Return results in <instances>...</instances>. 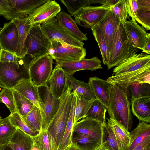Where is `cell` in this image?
I'll use <instances>...</instances> for the list:
<instances>
[{
  "label": "cell",
  "mask_w": 150,
  "mask_h": 150,
  "mask_svg": "<svg viewBox=\"0 0 150 150\" xmlns=\"http://www.w3.org/2000/svg\"><path fill=\"white\" fill-rule=\"evenodd\" d=\"M130 101L126 90L118 84L112 85L107 108L110 117L131 130L133 121Z\"/></svg>",
  "instance_id": "1"
},
{
  "label": "cell",
  "mask_w": 150,
  "mask_h": 150,
  "mask_svg": "<svg viewBox=\"0 0 150 150\" xmlns=\"http://www.w3.org/2000/svg\"><path fill=\"white\" fill-rule=\"evenodd\" d=\"M71 91L68 86L60 98L58 109L46 130L51 139L52 150H57L64 134L71 106Z\"/></svg>",
  "instance_id": "2"
},
{
  "label": "cell",
  "mask_w": 150,
  "mask_h": 150,
  "mask_svg": "<svg viewBox=\"0 0 150 150\" xmlns=\"http://www.w3.org/2000/svg\"><path fill=\"white\" fill-rule=\"evenodd\" d=\"M51 42L42 31L41 25H32L25 41L27 53L22 59L28 65L32 61L48 54Z\"/></svg>",
  "instance_id": "3"
},
{
  "label": "cell",
  "mask_w": 150,
  "mask_h": 150,
  "mask_svg": "<svg viewBox=\"0 0 150 150\" xmlns=\"http://www.w3.org/2000/svg\"><path fill=\"white\" fill-rule=\"evenodd\" d=\"M139 50L133 47L128 39L125 28L120 22L110 52L109 60L107 65L108 69H110L117 66Z\"/></svg>",
  "instance_id": "4"
},
{
  "label": "cell",
  "mask_w": 150,
  "mask_h": 150,
  "mask_svg": "<svg viewBox=\"0 0 150 150\" xmlns=\"http://www.w3.org/2000/svg\"><path fill=\"white\" fill-rule=\"evenodd\" d=\"M30 79L28 65L22 59L18 63L0 61V86L12 89L21 82Z\"/></svg>",
  "instance_id": "5"
},
{
  "label": "cell",
  "mask_w": 150,
  "mask_h": 150,
  "mask_svg": "<svg viewBox=\"0 0 150 150\" xmlns=\"http://www.w3.org/2000/svg\"><path fill=\"white\" fill-rule=\"evenodd\" d=\"M50 42L48 54L56 62L79 60L84 58L86 55V49L83 47L74 46L54 40Z\"/></svg>",
  "instance_id": "6"
},
{
  "label": "cell",
  "mask_w": 150,
  "mask_h": 150,
  "mask_svg": "<svg viewBox=\"0 0 150 150\" xmlns=\"http://www.w3.org/2000/svg\"><path fill=\"white\" fill-rule=\"evenodd\" d=\"M53 59L48 54L31 61L28 65L30 77L37 87L47 84L52 71Z\"/></svg>",
  "instance_id": "7"
},
{
  "label": "cell",
  "mask_w": 150,
  "mask_h": 150,
  "mask_svg": "<svg viewBox=\"0 0 150 150\" xmlns=\"http://www.w3.org/2000/svg\"><path fill=\"white\" fill-rule=\"evenodd\" d=\"M41 28L50 41H60L69 45L78 47H83L84 43L75 38L58 23L56 17L41 25Z\"/></svg>",
  "instance_id": "8"
},
{
  "label": "cell",
  "mask_w": 150,
  "mask_h": 150,
  "mask_svg": "<svg viewBox=\"0 0 150 150\" xmlns=\"http://www.w3.org/2000/svg\"><path fill=\"white\" fill-rule=\"evenodd\" d=\"M44 110L42 117V131L46 130L48 126L57 112L60 103V99L53 96L47 84L37 87Z\"/></svg>",
  "instance_id": "9"
},
{
  "label": "cell",
  "mask_w": 150,
  "mask_h": 150,
  "mask_svg": "<svg viewBox=\"0 0 150 150\" xmlns=\"http://www.w3.org/2000/svg\"><path fill=\"white\" fill-rule=\"evenodd\" d=\"M61 11L60 5L55 0H48L40 5L27 17L26 24L41 25L55 17Z\"/></svg>",
  "instance_id": "10"
},
{
  "label": "cell",
  "mask_w": 150,
  "mask_h": 150,
  "mask_svg": "<svg viewBox=\"0 0 150 150\" xmlns=\"http://www.w3.org/2000/svg\"><path fill=\"white\" fill-rule=\"evenodd\" d=\"M109 10L110 8L101 5L87 6L74 16L75 21L80 26L91 29L98 24Z\"/></svg>",
  "instance_id": "11"
},
{
  "label": "cell",
  "mask_w": 150,
  "mask_h": 150,
  "mask_svg": "<svg viewBox=\"0 0 150 150\" xmlns=\"http://www.w3.org/2000/svg\"><path fill=\"white\" fill-rule=\"evenodd\" d=\"M106 81L112 85L118 84L125 88L136 84H150V67L131 73L114 75L108 77Z\"/></svg>",
  "instance_id": "12"
},
{
  "label": "cell",
  "mask_w": 150,
  "mask_h": 150,
  "mask_svg": "<svg viewBox=\"0 0 150 150\" xmlns=\"http://www.w3.org/2000/svg\"><path fill=\"white\" fill-rule=\"evenodd\" d=\"M107 125V123L104 125L93 119L83 118L74 125L72 132L93 137L102 144L104 140L105 128Z\"/></svg>",
  "instance_id": "13"
},
{
  "label": "cell",
  "mask_w": 150,
  "mask_h": 150,
  "mask_svg": "<svg viewBox=\"0 0 150 150\" xmlns=\"http://www.w3.org/2000/svg\"><path fill=\"white\" fill-rule=\"evenodd\" d=\"M150 67V55L141 53L125 59L113 69L115 75L132 72Z\"/></svg>",
  "instance_id": "14"
},
{
  "label": "cell",
  "mask_w": 150,
  "mask_h": 150,
  "mask_svg": "<svg viewBox=\"0 0 150 150\" xmlns=\"http://www.w3.org/2000/svg\"><path fill=\"white\" fill-rule=\"evenodd\" d=\"M128 39L133 47L142 50L145 47L150 34L139 25L134 18L127 21L125 27Z\"/></svg>",
  "instance_id": "15"
},
{
  "label": "cell",
  "mask_w": 150,
  "mask_h": 150,
  "mask_svg": "<svg viewBox=\"0 0 150 150\" xmlns=\"http://www.w3.org/2000/svg\"><path fill=\"white\" fill-rule=\"evenodd\" d=\"M56 63L63 68L67 76H73L75 72L80 70H88L92 71L102 68L101 61L96 56L74 61L56 62Z\"/></svg>",
  "instance_id": "16"
},
{
  "label": "cell",
  "mask_w": 150,
  "mask_h": 150,
  "mask_svg": "<svg viewBox=\"0 0 150 150\" xmlns=\"http://www.w3.org/2000/svg\"><path fill=\"white\" fill-rule=\"evenodd\" d=\"M120 21L110 10L97 25L100 29L110 52Z\"/></svg>",
  "instance_id": "17"
},
{
  "label": "cell",
  "mask_w": 150,
  "mask_h": 150,
  "mask_svg": "<svg viewBox=\"0 0 150 150\" xmlns=\"http://www.w3.org/2000/svg\"><path fill=\"white\" fill-rule=\"evenodd\" d=\"M18 40L17 27L13 20L4 23L0 31V45L1 49L15 54Z\"/></svg>",
  "instance_id": "18"
},
{
  "label": "cell",
  "mask_w": 150,
  "mask_h": 150,
  "mask_svg": "<svg viewBox=\"0 0 150 150\" xmlns=\"http://www.w3.org/2000/svg\"><path fill=\"white\" fill-rule=\"evenodd\" d=\"M47 83L50 91L53 96L60 99L68 86L67 75L62 67L56 64Z\"/></svg>",
  "instance_id": "19"
},
{
  "label": "cell",
  "mask_w": 150,
  "mask_h": 150,
  "mask_svg": "<svg viewBox=\"0 0 150 150\" xmlns=\"http://www.w3.org/2000/svg\"><path fill=\"white\" fill-rule=\"evenodd\" d=\"M11 89L28 99L38 107L41 111L42 117L44 112L38 87L34 85L31 79L21 82Z\"/></svg>",
  "instance_id": "20"
},
{
  "label": "cell",
  "mask_w": 150,
  "mask_h": 150,
  "mask_svg": "<svg viewBox=\"0 0 150 150\" xmlns=\"http://www.w3.org/2000/svg\"><path fill=\"white\" fill-rule=\"evenodd\" d=\"M48 0H10L13 8L12 19L29 15Z\"/></svg>",
  "instance_id": "21"
},
{
  "label": "cell",
  "mask_w": 150,
  "mask_h": 150,
  "mask_svg": "<svg viewBox=\"0 0 150 150\" xmlns=\"http://www.w3.org/2000/svg\"><path fill=\"white\" fill-rule=\"evenodd\" d=\"M88 83L91 85L96 99L101 101L107 109L112 85L106 80L97 77H90Z\"/></svg>",
  "instance_id": "22"
},
{
  "label": "cell",
  "mask_w": 150,
  "mask_h": 150,
  "mask_svg": "<svg viewBox=\"0 0 150 150\" xmlns=\"http://www.w3.org/2000/svg\"><path fill=\"white\" fill-rule=\"evenodd\" d=\"M59 24L67 32L80 41L87 40L86 33L80 30L71 16L65 12L60 11L56 16Z\"/></svg>",
  "instance_id": "23"
},
{
  "label": "cell",
  "mask_w": 150,
  "mask_h": 150,
  "mask_svg": "<svg viewBox=\"0 0 150 150\" xmlns=\"http://www.w3.org/2000/svg\"><path fill=\"white\" fill-rule=\"evenodd\" d=\"M28 16L13 18L12 19L16 25L18 31V43L15 54L18 57L21 59L24 57L27 53L25 45L26 40L32 26L26 24V19Z\"/></svg>",
  "instance_id": "24"
},
{
  "label": "cell",
  "mask_w": 150,
  "mask_h": 150,
  "mask_svg": "<svg viewBox=\"0 0 150 150\" xmlns=\"http://www.w3.org/2000/svg\"><path fill=\"white\" fill-rule=\"evenodd\" d=\"M133 114L142 122H150V96L137 98L131 103Z\"/></svg>",
  "instance_id": "25"
},
{
  "label": "cell",
  "mask_w": 150,
  "mask_h": 150,
  "mask_svg": "<svg viewBox=\"0 0 150 150\" xmlns=\"http://www.w3.org/2000/svg\"><path fill=\"white\" fill-rule=\"evenodd\" d=\"M71 141L78 150H96L101 144L93 137L75 132H72Z\"/></svg>",
  "instance_id": "26"
},
{
  "label": "cell",
  "mask_w": 150,
  "mask_h": 150,
  "mask_svg": "<svg viewBox=\"0 0 150 150\" xmlns=\"http://www.w3.org/2000/svg\"><path fill=\"white\" fill-rule=\"evenodd\" d=\"M72 104L70 114L64 134L57 150H65L71 145V137L75 115L76 102V91L71 92Z\"/></svg>",
  "instance_id": "27"
},
{
  "label": "cell",
  "mask_w": 150,
  "mask_h": 150,
  "mask_svg": "<svg viewBox=\"0 0 150 150\" xmlns=\"http://www.w3.org/2000/svg\"><path fill=\"white\" fill-rule=\"evenodd\" d=\"M33 143L32 137L17 128L8 144L13 150H31Z\"/></svg>",
  "instance_id": "28"
},
{
  "label": "cell",
  "mask_w": 150,
  "mask_h": 150,
  "mask_svg": "<svg viewBox=\"0 0 150 150\" xmlns=\"http://www.w3.org/2000/svg\"><path fill=\"white\" fill-rule=\"evenodd\" d=\"M130 142L127 150H132L137 145L150 137V125L141 122L130 132Z\"/></svg>",
  "instance_id": "29"
},
{
  "label": "cell",
  "mask_w": 150,
  "mask_h": 150,
  "mask_svg": "<svg viewBox=\"0 0 150 150\" xmlns=\"http://www.w3.org/2000/svg\"><path fill=\"white\" fill-rule=\"evenodd\" d=\"M107 124L111 127L125 150L129 147L131 140L130 132L123 126L112 119L107 118Z\"/></svg>",
  "instance_id": "30"
},
{
  "label": "cell",
  "mask_w": 150,
  "mask_h": 150,
  "mask_svg": "<svg viewBox=\"0 0 150 150\" xmlns=\"http://www.w3.org/2000/svg\"><path fill=\"white\" fill-rule=\"evenodd\" d=\"M67 85L71 90H75L90 99H96L90 84L83 81L77 80L73 76L67 75Z\"/></svg>",
  "instance_id": "31"
},
{
  "label": "cell",
  "mask_w": 150,
  "mask_h": 150,
  "mask_svg": "<svg viewBox=\"0 0 150 150\" xmlns=\"http://www.w3.org/2000/svg\"><path fill=\"white\" fill-rule=\"evenodd\" d=\"M107 109L105 105L98 99L94 100L85 118L93 119L105 125L106 121V113Z\"/></svg>",
  "instance_id": "32"
},
{
  "label": "cell",
  "mask_w": 150,
  "mask_h": 150,
  "mask_svg": "<svg viewBox=\"0 0 150 150\" xmlns=\"http://www.w3.org/2000/svg\"><path fill=\"white\" fill-rule=\"evenodd\" d=\"M94 100L76 92L74 125L81 118H85Z\"/></svg>",
  "instance_id": "33"
},
{
  "label": "cell",
  "mask_w": 150,
  "mask_h": 150,
  "mask_svg": "<svg viewBox=\"0 0 150 150\" xmlns=\"http://www.w3.org/2000/svg\"><path fill=\"white\" fill-rule=\"evenodd\" d=\"M17 128L11 122L8 117L0 119V145L5 146L9 143Z\"/></svg>",
  "instance_id": "34"
},
{
  "label": "cell",
  "mask_w": 150,
  "mask_h": 150,
  "mask_svg": "<svg viewBox=\"0 0 150 150\" xmlns=\"http://www.w3.org/2000/svg\"><path fill=\"white\" fill-rule=\"evenodd\" d=\"M22 118L25 123L31 129L39 132L41 131V113L40 110L35 106L34 105L30 112L25 116Z\"/></svg>",
  "instance_id": "35"
},
{
  "label": "cell",
  "mask_w": 150,
  "mask_h": 150,
  "mask_svg": "<svg viewBox=\"0 0 150 150\" xmlns=\"http://www.w3.org/2000/svg\"><path fill=\"white\" fill-rule=\"evenodd\" d=\"M91 29L99 47L102 57L103 63L107 65L109 60L110 51L103 34L97 25L92 27Z\"/></svg>",
  "instance_id": "36"
},
{
  "label": "cell",
  "mask_w": 150,
  "mask_h": 150,
  "mask_svg": "<svg viewBox=\"0 0 150 150\" xmlns=\"http://www.w3.org/2000/svg\"><path fill=\"white\" fill-rule=\"evenodd\" d=\"M12 90L17 112L23 118L30 112L34 105L28 99L18 93L16 91Z\"/></svg>",
  "instance_id": "37"
},
{
  "label": "cell",
  "mask_w": 150,
  "mask_h": 150,
  "mask_svg": "<svg viewBox=\"0 0 150 150\" xmlns=\"http://www.w3.org/2000/svg\"><path fill=\"white\" fill-rule=\"evenodd\" d=\"M150 84L147 83L136 84L131 85L125 88L130 103L136 98L150 96Z\"/></svg>",
  "instance_id": "38"
},
{
  "label": "cell",
  "mask_w": 150,
  "mask_h": 150,
  "mask_svg": "<svg viewBox=\"0 0 150 150\" xmlns=\"http://www.w3.org/2000/svg\"><path fill=\"white\" fill-rule=\"evenodd\" d=\"M8 117L11 122L13 126L32 137L37 135L40 132L31 129L17 112L10 114Z\"/></svg>",
  "instance_id": "39"
},
{
  "label": "cell",
  "mask_w": 150,
  "mask_h": 150,
  "mask_svg": "<svg viewBox=\"0 0 150 150\" xmlns=\"http://www.w3.org/2000/svg\"><path fill=\"white\" fill-rule=\"evenodd\" d=\"M64 5L71 16L78 13L85 7L90 6L89 0H60Z\"/></svg>",
  "instance_id": "40"
},
{
  "label": "cell",
  "mask_w": 150,
  "mask_h": 150,
  "mask_svg": "<svg viewBox=\"0 0 150 150\" xmlns=\"http://www.w3.org/2000/svg\"><path fill=\"white\" fill-rule=\"evenodd\" d=\"M0 102L4 104L9 109L10 114L17 112L13 90L3 88L0 92Z\"/></svg>",
  "instance_id": "41"
},
{
  "label": "cell",
  "mask_w": 150,
  "mask_h": 150,
  "mask_svg": "<svg viewBox=\"0 0 150 150\" xmlns=\"http://www.w3.org/2000/svg\"><path fill=\"white\" fill-rule=\"evenodd\" d=\"M110 10L115 14L125 27L127 21V12L126 0H118L110 7Z\"/></svg>",
  "instance_id": "42"
},
{
  "label": "cell",
  "mask_w": 150,
  "mask_h": 150,
  "mask_svg": "<svg viewBox=\"0 0 150 150\" xmlns=\"http://www.w3.org/2000/svg\"><path fill=\"white\" fill-rule=\"evenodd\" d=\"M104 140L112 150H125L110 126L107 124L105 128Z\"/></svg>",
  "instance_id": "43"
},
{
  "label": "cell",
  "mask_w": 150,
  "mask_h": 150,
  "mask_svg": "<svg viewBox=\"0 0 150 150\" xmlns=\"http://www.w3.org/2000/svg\"><path fill=\"white\" fill-rule=\"evenodd\" d=\"M32 138L40 150H52L51 139L46 130L41 131Z\"/></svg>",
  "instance_id": "44"
},
{
  "label": "cell",
  "mask_w": 150,
  "mask_h": 150,
  "mask_svg": "<svg viewBox=\"0 0 150 150\" xmlns=\"http://www.w3.org/2000/svg\"><path fill=\"white\" fill-rule=\"evenodd\" d=\"M134 19L146 29H150V11L138 9Z\"/></svg>",
  "instance_id": "45"
},
{
  "label": "cell",
  "mask_w": 150,
  "mask_h": 150,
  "mask_svg": "<svg viewBox=\"0 0 150 150\" xmlns=\"http://www.w3.org/2000/svg\"><path fill=\"white\" fill-rule=\"evenodd\" d=\"M13 8L10 0H0V15L7 20H12Z\"/></svg>",
  "instance_id": "46"
},
{
  "label": "cell",
  "mask_w": 150,
  "mask_h": 150,
  "mask_svg": "<svg viewBox=\"0 0 150 150\" xmlns=\"http://www.w3.org/2000/svg\"><path fill=\"white\" fill-rule=\"evenodd\" d=\"M21 58L18 57L15 54L2 50L0 53V61L8 62L18 63Z\"/></svg>",
  "instance_id": "47"
},
{
  "label": "cell",
  "mask_w": 150,
  "mask_h": 150,
  "mask_svg": "<svg viewBox=\"0 0 150 150\" xmlns=\"http://www.w3.org/2000/svg\"><path fill=\"white\" fill-rule=\"evenodd\" d=\"M127 13L132 18L136 17L138 7L137 0H126Z\"/></svg>",
  "instance_id": "48"
},
{
  "label": "cell",
  "mask_w": 150,
  "mask_h": 150,
  "mask_svg": "<svg viewBox=\"0 0 150 150\" xmlns=\"http://www.w3.org/2000/svg\"><path fill=\"white\" fill-rule=\"evenodd\" d=\"M132 150H150V137L137 145Z\"/></svg>",
  "instance_id": "49"
},
{
  "label": "cell",
  "mask_w": 150,
  "mask_h": 150,
  "mask_svg": "<svg viewBox=\"0 0 150 150\" xmlns=\"http://www.w3.org/2000/svg\"><path fill=\"white\" fill-rule=\"evenodd\" d=\"M138 9L150 11V0H137Z\"/></svg>",
  "instance_id": "50"
},
{
  "label": "cell",
  "mask_w": 150,
  "mask_h": 150,
  "mask_svg": "<svg viewBox=\"0 0 150 150\" xmlns=\"http://www.w3.org/2000/svg\"><path fill=\"white\" fill-rule=\"evenodd\" d=\"M96 150H112L107 144L106 141L104 140Z\"/></svg>",
  "instance_id": "51"
},
{
  "label": "cell",
  "mask_w": 150,
  "mask_h": 150,
  "mask_svg": "<svg viewBox=\"0 0 150 150\" xmlns=\"http://www.w3.org/2000/svg\"><path fill=\"white\" fill-rule=\"evenodd\" d=\"M142 52L148 54H150V39L148 40L145 47L142 50Z\"/></svg>",
  "instance_id": "52"
},
{
  "label": "cell",
  "mask_w": 150,
  "mask_h": 150,
  "mask_svg": "<svg viewBox=\"0 0 150 150\" xmlns=\"http://www.w3.org/2000/svg\"><path fill=\"white\" fill-rule=\"evenodd\" d=\"M31 150H40L38 148L35 143L34 142L33 146Z\"/></svg>",
  "instance_id": "53"
},
{
  "label": "cell",
  "mask_w": 150,
  "mask_h": 150,
  "mask_svg": "<svg viewBox=\"0 0 150 150\" xmlns=\"http://www.w3.org/2000/svg\"><path fill=\"white\" fill-rule=\"evenodd\" d=\"M2 150H13V149L8 144Z\"/></svg>",
  "instance_id": "54"
},
{
  "label": "cell",
  "mask_w": 150,
  "mask_h": 150,
  "mask_svg": "<svg viewBox=\"0 0 150 150\" xmlns=\"http://www.w3.org/2000/svg\"><path fill=\"white\" fill-rule=\"evenodd\" d=\"M65 150H78L71 144V145L68 147Z\"/></svg>",
  "instance_id": "55"
},
{
  "label": "cell",
  "mask_w": 150,
  "mask_h": 150,
  "mask_svg": "<svg viewBox=\"0 0 150 150\" xmlns=\"http://www.w3.org/2000/svg\"><path fill=\"white\" fill-rule=\"evenodd\" d=\"M6 146H1L0 145V150H2Z\"/></svg>",
  "instance_id": "56"
},
{
  "label": "cell",
  "mask_w": 150,
  "mask_h": 150,
  "mask_svg": "<svg viewBox=\"0 0 150 150\" xmlns=\"http://www.w3.org/2000/svg\"><path fill=\"white\" fill-rule=\"evenodd\" d=\"M1 29L2 28L1 27H0V31ZM1 47L0 46V52H1Z\"/></svg>",
  "instance_id": "57"
},
{
  "label": "cell",
  "mask_w": 150,
  "mask_h": 150,
  "mask_svg": "<svg viewBox=\"0 0 150 150\" xmlns=\"http://www.w3.org/2000/svg\"><path fill=\"white\" fill-rule=\"evenodd\" d=\"M1 86H0V90H1Z\"/></svg>",
  "instance_id": "58"
},
{
  "label": "cell",
  "mask_w": 150,
  "mask_h": 150,
  "mask_svg": "<svg viewBox=\"0 0 150 150\" xmlns=\"http://www.w3.org/2000/svg\"><path fill=\"white\" fill-rule=\"evenodd\" d=\"M1 118V116H0V119Z\"/></svg>",
  "instance_id": "59"
}]
</instances>
